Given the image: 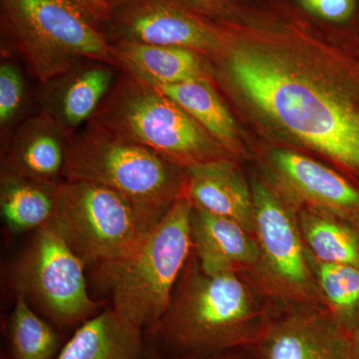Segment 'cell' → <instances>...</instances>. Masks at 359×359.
I'll return each mask as SVG.
<instances>
[{
	"label": "cell",
	"instance_id": "cell-1",
	"mask_svg": "<svg viewBox=\"0 0 359 359\" xmlns=\"http://www.w3.org/2000/svg\"><path fill=\"white\" fill-rule=\"evenodd\" d=\"M224 71L269 117L306 145L359 171V109L280 54L237 47Z\"/></svg>",
	"mask_w": 359,
	"mask_h": 359
},
{
	"label": "cell",
	"instance_id": "cell-2",
	"mask_svg": "<svg viewBox=\"0 0 359 359\" xmlns=\"http://www.w3.org/2000/svg\"><path fill=\"white\" fill-rule=\"evenodd\" d=\"M244 276L209 275L191 255L166 313L147 334L161 355L203 359L252 347L273 313Z\"/></svg>",
	"mask_w": 359,
	"mask_h": 359
},
{
	"label": "cell",
	"instance_id": "cell-3",
	"mask_svg": "<svg viewBox=\"0 0 359 359\" xmlns=\"http://www.w3.org/2000/svg\"><path fill=\"white\" fill-rule=\"evenodd\" d=\"M63 180L117 193L149 233L183 195L186 168L89 121L70 139Z\"/></svg>",
	"mask_w": 359,
	"mask_h": 359
},
{
	"label": "cell",
	"instance_id": "cell-4",
	"mask_svg": "<svg viewBox=\"0 0 359 359\" xmlns=\"http://www.w3.org/2000/svg\"><path fill=\"white\" fill-rule=\"evenodd\" d=\"M192 210L183 194L128 256L93 269L110 292L114 313L147 334L166 313L192 255Z\"/></svg>",
	"mask_w": 359,
	"mask_h": 359
},
{
	"label": "cell",
	"instance_id": "cell-5",
	"mask_svg": "<svg viewBox=\"0 0 359 359\" xmlns=\"http://www.w3.org/2000/svg\"><path fill=\"white\" fill-rule=\"evenodd\" d=\"M90 121L186 169L226 159L223 147L172 99L122 70Z\"/></svg>",
	"mask_w": 359,
	"mask_h": 359
},
{
	"label": "cell",
	"instance_id": "cell-6",
	"mask_svg": "<svg viewBox=\"0 0 359 359\" xmlns=\"http://www.w3.org/2000/svg\"><path fill=\"white\" fill-rule=\"evenodd\" d=\"M0 4L11 43L39 84L86 59L118 67L105 34L69 0H0Z\"/></svg>",
	"mask_w": 359,
	"mask_h": 359
},
{
	"label": "cell",
	"instance_id": "cell-7",
	"mask_svg": "<svg viewBox=\"0 0 359 359\" xmlns=\"http://www.w3.org/2000/svg\"><path fill=\"white\" fill-rule=\"evenodd\" d=\"M49 223L93 269L128 256L148 233L124 198L82 181L58 184Z\"/></svg>",
	"mask_w": 359,
	"mask_h": 359
},
{
	"label": "cell",
	"instance_id": "cell-8",
	"mask_svg": "<svg viewBox=\"0 0 359 359\" xmlns=\"http://www.w3.org/2000/svg\"><path fill=\"white\" fill-rule=\"evenodd\" d=\"M255 230L259 264L255 275L257 290L294 306H323L299 214L264 182L252 187Z\"/></svg>",
	"mask_w": 359,
	"mask_h": 359
},
{
	"label": "cell",
	"instance_id": "cell-9",
	"mask_svg": "<svg viewBox=\"0 0 359 359\" xmlns=\"http://www.w3.org/2000/svg\"><path fill=\"white\" fill-rule=\"evenodd\" d=\"M85 264L50 223L35 231L15 269V292L52 323L80 327L101 308L88 292Z\"/></svg>",
	"mask_w": 359,
	"mask_h": 359
},
{
	"label": "cell",
	"instance_id": "cell-10",
	"mask_svg": "<svg viewBox=\"0 0 359 359\" xmlns=\"http://www.w3.org/2000/svg\"><path fill=\"white\" fill-rule=\"evenodd\" d=\"M108 41L182 47L218 53L223 40L212 26L172 0H124L102 28Z\"/></svg>",
	"mask_w": 359,
	"mask_h": 359
},
{
	"label": "cell",
	"instance_id": "cell-11",
	"mask_svg": "<svg viewBox=\"0 0 359 359\" xmlns=\"http://www.w3.org/2000/svg\"><path fill=\"white\" fill-rule=\"evenodd\" d=\"M252 347L257 359H353L351 334L323 306H292L273 313Z\"/></svg>",
	"mask_w": 359,
	"mask_h": 359
},
{
	"label": "cell",
	"instance_id": "cell-12",
	"mask_svg": "<svg viewBox=\"0 0 359 359\" xmlns=\"http://www.w3.org/2000/svg\"><path fill=\"white\" fill-rule=\"evenodd\" d=\"M120 69L98 60L79 61L39 84V111L72 138L93 118L114 86Z\"/></svg>",
	"mask_w": 359,
	"mask_h": 359
},
{
	"label": "cell",
	"instance_id": "cell-13",
	"mask_svg": "<svg viewBox=\"0 0 359 359\" xmlns=\"http://www.w3.org/2000/svg\"><path fill=\"white\" fill-rule=\"evenodd\" d=\"M70 138L39 111L27 116L4 139L1 168L22 178L58 185L63 181Z\"/></svg>",
	"mask_w": 359,
	"mask_h": 359
},
{
	"label": "cell",
	"instance_id": "cell-14",
	"mask_svg": "<svg viewBox=\"0 0 359 359\" xmlns=\"http://www.w3.org/2000/svg\"><path fill=\"white\" fill-rule=\"evenodd\" d=\"M271 163L280 179L309 209L351 224L359 219V191L341 175L306 156L275 151Z\"/></svg>",
	"mask_w": 359,
	"mask_h": 359
},
{
	"label": "cell",
	"instance_id": "cell-15",
	"mask_svg": "<svg viewBox=\"0 0 359 359\" xmlns=\"http://www.w3.org/2000/svg\"><path fill=\"white\" fill-rule=\"evenodd\" d=\"M193 254L209 275H256L259 250L256 238L242 224L193 208L191 216ZM245 278V276H244Z\"/></svg>",
	"mask_w": 359,
	"mask_h": 359
},
{
	"label": "cell",
	"instance_id": "cell-16",
	"mask_svg": "<svg viewBox=\"0 0 359 359\" xmlns=\"http://www.w3.org/2000/svg\"><path fill=\"white\" fill-rule=\"evenodd\" d=\"M184 195L193 208L233 219L254 235L252 190L237 166L226 158L187 168Z\"/></svg>",
	"mask_w": 359,
	"mask_h": 359
},
{
	"label": "cell",
	"instance_id": "cell-17",
	"mask_svg": "<svg viewBox=\"0 0 359 359\" xmlns=\"http://www.w3.org/2000/svg\"><path fill=\"white\" fill-rule=\"evenodd\" d=\"M110 44L119 69L151 86L209 79L199 52L125 40Z\"/></svg>",
	"mask_w": 359,
	"mask_h": 359
},
{
	"label": "cell",
	"instance_id": "cell-18",
	"mask_svg": "<svg viewBox=\"0 0 359 359\" xmlns=\"http://www.w3.org/2000/svg\"><path fill=\"white\" fill-rule=\"evenodd\" d=\"M146 335L108 308L78 327L56 359H147Z\"/></svg>",
	"mask_w": 359,
	"mask_h": 359
},
{
	"label": "cell",
	"instance_id": "cell-19",
	"mask_svg": "<svg viewBox=\"0 0 359 359\" xmlns=\"http://www.w3.org/2000/svg\"><path fill=\"white\" fill-rule=\"evenodd\" d=\"M57 185L39 183L1 168L0 210L13 233L37 231L51 221Z\"/></svg>",
	"mask_w": 359,
	"mask_h": 359
},
{
	"label": "cell",
	"instance_id": "cell-20",
	"mask_svg": "<svg viewBox=\"0 0 359 359\" xmlns=\"http://www.w3.org/2000/svg\"><path fill=\"white\" fill-rule=\"evenodd\" d=\"M191 116L210 136L224 149H235V122L209 79L155 87Z\"/></svg>",
	"mask_w": 359,
	"mask_h": 359
},
{
	"label": "cell",
	"instance_id": "cell-21",
	"mask_svg": "<svg viewBox=\"0 0 359 359\" xmlns=\"http://www.w3.org/2000/svg\"><path fill=\"white\" fill-rule=\"evenodd\" d=\"M299 222L309 256L321 263L359 268V235L351 224L309 208L299 211Z\"/></svg>",
	"mask_w": 359,
	"mask_h": 359
},
{
	"label": "cell",
	"instance_id": "cell-22",
	"mask_svg": "<svg viewBox=\"0 0 359 359\" xmlns=\"http://www.w3.org/2000/svg\"><path fill=\"white\" fill-rule=\"evenodd\" d=\"M6 334L8 359H56L65 346L57 330L35 311L20 292H15Z\"/></svg>",
	"mask_w": 359,
	"mask_h": 359
},
{
	"label": "cell",
	"instance_id": "cell-23",
	"mask_svg": "<svg viewBox=\"0 0 359 359\" xmlns=\"http://www.w3.org/2000/svg\"><path fill=\"white\" fill-rule=\"evenodd\" d=\"M309 257L323 306L340 327L353 334L359 323L358 266L321 263L309 254Z\"/></svg>",
	"mask_w": 359,
	"mask_h": 359
},
{
	"label": "cell",
	"instance_id": "cell-24",
	"mask_svg": "<svg viewBox=\"0 0 359 359\" xmlns=\"http://www.w3.org/2000/svg\"><path fill=\"white\" fill-rule=\"evenodd\" d=\"M27 84L20 66L2 55L0 63V134L6 139L25 120L27 107Z\"/></svg>",
	"mask_w": 359,
	"mask_h": 359
},
{
	"label": "cell",
	"instance_id": "cell-25",
	"mask_svg": "<svg viewBox=\"0 0 359 359\" xmlns=\"http://www.w3.org/2000/svg\"><path fill=\"white\" fill-rule=\"evenodd\" d=\"M309 13L334 22L348 20L355 8L356 0H299Z\"/></svg>",
	"mask_w": 359,
	"mask_h": 359
},
{
	"label": "cell",
	"instance_id": "cell-26",
	"mask_svg": "<svg viewBox=\"0 0 359 359\" xmlns=\"http://www.w3.org/2000/svg\"><path fill=\"white\" fill-rule=\"evenodd\" d=\"M81 8L100 29L107 25L111 16L124 0H69ZM102 32V30H101Z\"/></svg>",
	"mask_w": 359,
	"mask_h": 359
},
{
	"label": "cell",
	"instance_id": "cell-27",
	"mask_svg": "<svg viewBox=\"0 0 359 359\" xmlns=\"http://www.w3.org/2000/svg\"><path fill=\"white\" fill-rule=\"evenodd\" d=\"M203 359H257L252 347H244V348L235 349V351H226V353L217 354L210 358Z\"/></svg>",
	"mask_w": 359,
	"mask_h": 359
},
{
	"label": "cell",
	"instance_id": "cell-28",
	"mask_svg": "<svg viewBox=\"0 0 359 359\" xmlns=\"http://www.w3.org/2000/svg\"><path fill=\"white\" fill-rule=\"evenodd\" d=\"M172 1L176 2L181 6H183L184 4H201L202 8H212V6L219 0H172Z\"/></svg>",
	"mask_w": 359,
	"mask_h": 359
},
{
	"label": "cell",
	"instance_id": "cell-29",
	"mask_svg": "<svg viewBox=\"0 0 359 359\" xmlns=\"http://www.w3.org/2000/svg\"><path fill=\"white\" fill-rule=\"evenodd\" d=\"M353 341V359H359V323L351 334Z\"/></svg>",
	"mask_w": 359,
	"mask_h": 359
},
{
	"label": "cell",
	"instance_id": "cell-30",
	"mask_svg": "<svg viewBox=\"0 0 359 359\" xmlns=\"http://www.w3.org/2000/svg\"><path fill=\"white\" fill-rule=\"evenodd\" d=\"M147 359H164L162 358V355L158 351V349L156 348L154 344L152 342L149 341V351Z\"/></svg>",
	"mask_w": 359,
	"mask_h": 359
},
{
	"label": "cell",
	"instance_id": "cell-31",
	"mask_svg": "<svg viewBox=\"0 0 359 359\" xmlns=\"http://www.w3.org/2000/svg\"><path fill=\"white\" fill-rule=\"evenodd\" d=\"M351 224L353 226L354 229H355L359 235V219H358V221L353 222V223H351Z\"/></svg>",
	"mask_w": 359,
	"mask_h": 359
},
{
	"label": "cell",
	"instance_id": "cell-32",
	"mask_svg": "<svg viewBox=\"0 0 359 359\" xmlns=\"http://www.w3.org/2000/svg\"><path fill=\"white\" fill-rule=\"evenodd\" d=\"M2 359H8V358H7V356H6V358H2Z\"/></svg>",
	"mask_w": 359,
	"mask_h": 359
}]
</instances>
